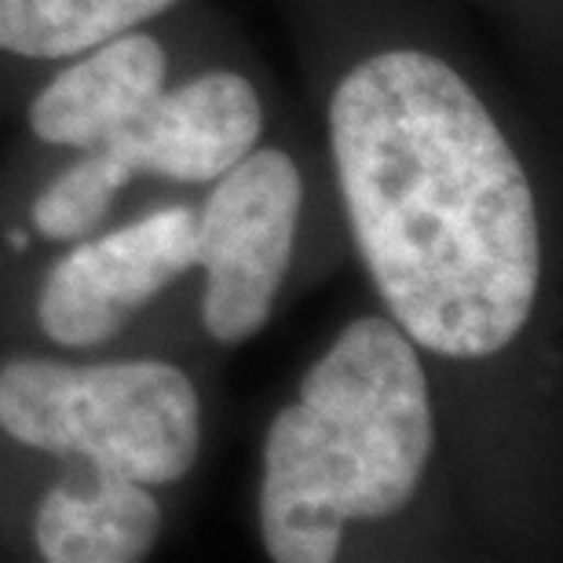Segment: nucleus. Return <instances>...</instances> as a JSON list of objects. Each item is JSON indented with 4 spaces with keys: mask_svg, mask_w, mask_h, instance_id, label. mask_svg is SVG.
Returning <instances> with one entry per match:
<instances>
[{
    "mask_svg": "<svg viewBox=\"0 0 563 563\" xmlns=\"http://www.w3.org/2000/svg\"><path fill=\"white\" fill-rule=\"evenodd\" d=\"M432 399L413 341L366 314L308 369L264 443L261 534L278 563H330L344 523L407 509L432 457Z\"/></svg>",
    "mask_w": 563,
    "mask_h": 563,
    "instance_id": "nucleus-2",
    "label": "nucleus"
},
{
    "mask_svg": "<svg viewBox=\"0 0 563 563\" xmlns=\"http://www.w3.org/2000/svg\"><path fill=\"white\" fill-rule=\"evenodd\" d=\"M0 428L44 454L88 457L96 476L165 487L198 461L201 407L173 363L66 366L26 355L0 363Z\"/></svg>",
    "mask_w": 563,
    "mask_h": 563,
    "instance_id": "nucleus-3",
    "label": "nucleus"
},
{
    "mask_svg": "<svg viewBox=\"0 0 563 563\" xmlns=\"http://www.w3.org/2000/svg\"><path fill=\"white\" fill-rule=\"evenodd\" d=\"M176 0H0V48L26 59H63L140 22Z\"/></svg>",
    "mask_w": 563,
    "mask_h": 563,
    "instance_id": "nucleus-9",
    "label": "nucleus"
},
{
    "mask_svg": "<svg viewBox=\"0 0 563 563\" xmlns=\"http://www.w3.org/2000/svg\"><path fill=\"white\" fill-rule=\"evenodd\" d=\"M264 132V110L256 88L242 74L209 70L179 88H162L143 114L114 132L110 154L136 173H154L201 184L217 179L253 151Z\"/></svg>",
    "mask_w": 563,
    "mask_h": 563,
    "instance_id": "nucleus-6",
    "label": "nucleus"
},
{
    "mask_svg": "<svg viewBox=\"0 0 563 563\" xmlns=\"http://www.w3.org/2000/svg\"><path fill=\"white\" fill-rule=\"evenodd\" d=\"M333 162L358 253L413 344L487 358L531 319L542 228L520 157L454 66L369 55L330 103Z\"/></svg>",
    "mask_w": 563,
    "mask_h": 563,
    "instance_id": "nucleus-1",
    "label": "nucleus"
},
{
    "mask_svg": "<svg viewBox=\"0 0 563 563\" xmlns=\"http://www.w3.org/2000/svg\"><path fill=\"white\" fill-rule=\"evenodd\" d=\"M198 264V212L157 209L52 267L37 300L41 330L63 347H96L168 282Z\"/></svg>",
    "mask_w": 563,
    "mask_h": 563,
    "instance_id": "nucleus-5",
    "label": "nucleus"
},
{
    "mask_svg": "<svg viewBox=\"0 0 563 563\" xmlns=\"http://www.w3.org/2000/svg\"><path fill=\"white\" fill-rule=\"evenodd\" d=\"M162 534V505L143 483L96 476L88 490L59 483L41 498L33 538L52 563H136Z\"/></svg>",
    "mask_w": 563,
    "mask_h": 563,
    "instance_id": "nucleus-8",
    "label": "nucleus"
},
{
    "mask_svg": "<svg viewBox=\"0 0 563 563\" xmlns=\"http://www.w3.org/2000/svg\"><path fill=\"white\" fill-rule=\"evenodd\" d=\"M132 176V168L110 154L107 146H92L85 162L55 179L44 195L33 201V228L52 242L81 239L92 228H99L114 201L118 187Z\"/></svg>",
    "mask_w": 563,
    "mask_h": 563,
    "instance_id": "nucleus-10",
    "label": "nucleus"
},
{
    "mask_svg": "<svg viewBox=\"0 0 563 563\" xmlns=\"http://www.w3.org/2000/svg\"><path fill=\"white\" fill-rule=\"evenodd\" d=\"M165 66V48L151 33L125 30L96 44L30 103L33 136L92 151L162 96Z\"/></svg>",
    "mask_w": 563,
    "mask_h": 563,
    "instance_id": "nucleus-7",
    "label": "nucleus"
},
{
    "mask_svg": "<svg viewBox=\"0 0 563 563\" xmlns=\"http://www.w3.org/2000/svg\"><path fill=\"white\" fill-rule=\"evenodd\" d=\"M217 179L198 217V264L206 267L201 319L220 344H242L272 319L303 184L300 168L278 146H253Z\"/></svg>",
    "mask_w": 563,
    "mask_h": 563,
    "instance_id": "nucleus-4",
    "label": "nucleus"
}]
</instances>
